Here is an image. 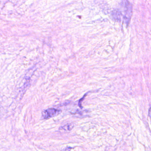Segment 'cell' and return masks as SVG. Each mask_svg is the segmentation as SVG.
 <instances>
[{
  "mask_svg": "<svg viewBox=\"0 0 151 151\" xmlns=\"http://www.w3.org/2000/svg\"><path fill=\"white\" fill-rule=\"evenodd\" d=\"M122 6L124 10V19L126 23L128 24L130 21V18L132 16V8L130 3L127 1L124 0L122 1Z\"/></svg>",
  "mask_w": 151,
  "mask_h": 151,
  "instance_id": "6da1fadb",
  "label": "cell"
},
{
  "mask_svg": "<svg viewBox=\"0 0 151 151\" xmlns=\"http://www.w3.org/2000/svg\"><path fill=\"white\" fill-rule=\"evenodd\" d=\"M59 113V111L55 109H48L43 113L42 116L44 119L52 118Z\"/></svg>",
  "mask_w": 151,
  "mask_h": 151,
  "instance_id": "7a4b0ae2",
  "label": "cell"
}]
</instances>
